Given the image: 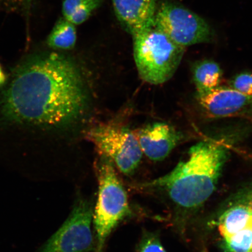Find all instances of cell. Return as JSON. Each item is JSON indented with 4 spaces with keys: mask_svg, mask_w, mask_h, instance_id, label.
I'll return each mask as SVG.
<instances>
[{
    "mask_svg": "<svg viewBox=\"0 0 252 252\" xmlns=\"http://www.w3.org/2000/svg\"><path fill=\"white\" fill-rule=\"evenodd\" d=\"M133 38L134 61L142 80L154 85L169 80L180 64L185 47L173 42L154 24Z\"/></svg>",
    "mask_w": 252,
    "mask_h": 252,
    "instance_id": "cell-3",
    "label": "cell"
},
{
    "mask_svg": "<svg viewBox=\"0 0 252 252\" xmlns=\"http://www.w3.org/2000/svg\"><path fill=\"white\" fill-rule=\"evenodd\" d=\"M87 138L99 156L108 158L126 175H131L140 164L142 152L137 135L125 126L103 124L94 127Z\"/></svg>",
    "mask_w": 252,
    "mask_h": 252,
    "instance_id": "cell-5",
    "label": "cell"
},
{
    "mask_svg": "<svg viewBox=\"0 0 252 252\" xmlns=\"http://www.w3.org/2000/svg\"><path fill=\"white\" fill-rule=\"evenodd\" d=\"M6 80L5 75L4 72H3L1 66L0 65V86L4 84Z\"/></svg>",
    "mask_w": 252,
    "mask_h": 252,
    "instance_id": "cell-19",
    "label": "cell"
},
{
    "mask_svg": "<svg viewBox=\"0 0 252 252\" xmlns=\"http://www.w3.org/2000/svg\"><path fill=\"white\" fill-rule=\"evenodd\" d=\"M5 4L15 8L27 7L32 0H4Z\"/></svg>",
    "mask_w": 252,
    "mask_h": 252,
    "instance_id": "cell-18",
    "label": "cell"
},
{
    "mask_svg": "<svg viewBox=\"0 0 252 252\" xmlns=\"http://www.w3.org/2000/svg\"><path fill=\"white\" fill-rule=\"evenodd\" d=\"M75 25L64 18L58 21L47 39V44L53 49L70 50L77 40Z\"/></svg>",
    "mask_w": 252,
    "mask_h": 252,
    "instance_id": "cell-14",
    "label": "cell"
},
{
    "mask_svg": "<svg viewBox=\"0 0 252 252\" xmlns=\"http://www.w3.org/2000/svg\"><path fill=\"white\" fill-rule=\"evenodd\" d=\"M135 134L142 152L153 161H160L165 159L180 143L183 137L172 126L162 122L154 123L145 126Z\"/></svg>",
    "mask_w": 252,
    "mask_h": 252,
    "instance_id": "cell-10",
    "label": "cell"
},
{
    "mask_svg": "<svg viewBox=\"0 0 252 252\" xmlns=\"http://www.w3.org/2000/svg\"><path fill=\"white\" fill-rule=\"evenodd\" d=\"M192 73L197 96L204 95L220 87L223 75L218 63L207 59L195 62Z\"/></svg>",
    "mask_w": 252,
    "mask_h": 252,
    "instance_id": "cell-12",
    "label": "cell"
},
{
    "mask_svg": "<svg viewBox=\"0 0 252 252\" xmlns=\"http://www.w3.org/2000/svg\"><path fill=\"white\" fill-rule=\"evenodd\" d=\"M94 211L89 201L78 198L65 221L43 245L41 252H90L94 242Z\"/></svg>",
    "mask_w": 252,
    "mask_h": 252,
    "instance_id": "cell-7",
    "label": "cell"
},
{
    "mask_svg": "<svg viewBox=\"0 0 252 252\" xmlns=\"http://www.w3.org/2000/svg\"><path fill=\"white\" fill-rule=\"evenodd\" d=\"M154 26L179 46L187 47L209 43L214 39L210 25L189 9L171 2L158 5Z\"/></svg>",
    "mask_w": 252,
    "mask_h": 252,
    "instance_id": "cell-6",
    "label": "cell"
},
{
    "mask_svg": "<svg viewBox=\"0 0 252 252\" xmlns=\"http://www.w3.org/2000/svg\"><path fill=\"white\" fill-rule=\"evenodd\" d=\"M86 102L76 66L52 53L21 66L3 96L2 110L18 124L58 128L76 119Z\"/></svg>",
    "mask_w": 252,
    "mask_h": 252,
    "instance_id": "cell-1",
    "label": "cell"
},
{
    "mask_svg": "<svg viewBox=\"0 0 252 252\" xmlns=\"http://www.w3.org/2000/svg\"><path fill=\"white\" fill-rule=\"evenodd\" d=\"M229 150L224 140L206 138L192 146L188 158L179 162L171 172L140 187L164 196L180 212H192L216 190Z\"/></svg>",
    "mask_w": 252,
    "mask_h": 252,
    "instance_id": "cell-2",
    "label": "cell"
},
{
    "mask_svg": "<svg viewBox=\"0 0 252 252\" xmlns=\"http://www.w3.org/2000/svg\"><path fill=\"white\" fill-rule=\"evenodd\" d=\"M234 201L244 204L252 212V182L246 185L236 193Z\"/></svg>",
    "mask_w": 252,
    "mask_h": 252,
    "instance_id": "cell-17",
    "label": "cell"
},
{
    "mask_svg": "<svg viewBox=\"0 0 252 252\" xmlns=\"http://www.w3.org/2000/svg\"><path fill=\"white\" fill-rule=\"evenodd\" d=\"M116 17L132 36L154 25L158 0H112Z\"/></svg>",
    "mask_w": 252,
    "mask_h": 252,
    "instance_id": "cell-11",
    "label": "cell"
},
{
    "mask_svg": "<svg viewBox=\"0 0 252 252\" xmlns=\"http://www.w3.org/2000/svg\"><path fill=\"white\" fill-rule=\"evenodd\" d=\"M139 252H166L159 241L155 235H150L142 242Z\"/></svg>",
    "mask_w": 252,
    "mask_h": 252,
    "instance_id": "cell-16",
    "label": "cell"
},
{
    "mask_svg": "<svg viewBox=\"0 0 252 252\" xmlns=\"http://www.w3.org/2000/svg\"><path fill=\"white\" fill-rule=\"evenodd\" d=\"M229 87L241 93L252 95V73L244 72L235 75L230 81Z\"/></svg>",
    "mask_w": 252,
    "mask_h": 252,
    "instance_id": "cell-15",
    "label": "cell"
},
{
    "mask_svg": "<svg viewBox=\"0 0 252 252\" xmlns=\"http://www.w3.org/2000/svg\"><path fill=\"white\" fill-rule=\"evenodd\" d=\"M197 99L203 112L209 118L252 119V95L231 87L220 86L212 93L197 96Z\"/></svg>",
    "mask_w": 252,
    "mask_h": 252,
    "instance_id": "cell-9",
    "label": "cell"
},
{
    "mask_svg": "<svg viewBox=\"0 0 252 252\" xmlns=\"http://www.w3.org/2000/svg\"><path fill=\"white\" fill-rule=\"evenodd\" d=\"M94 169L98 182V197L93 222L96 231V252H102L107 239L130 214V209L127 192L112 160L99 156L94 162Z\"/></svg>",
    "mask_w": 252,
    "mask_h": 252,
    "instance_id": "cell-4",
    "label": "cell"
},
{
    "mask_svg": "<svg viewBox=\"0 0 252 252\" xmlns=\"http://www.w3.org/2000/svg\"><path fill=\"white\" fill-rule=\"evenodd\" d=\"M220 247L224 252H252V212L234 203L217 220Z\"/></svg>",
    "mask_w": 252,
    "mask_h": 252,
    "instance_id": "cell-8",
    "label": "cell"
},
{
    "mask_svg": "<svg viewBox=\"0 0 252 252\" xmlns=\"http://www.w3.org/2000/svg\"><path fill=\"white\" fill-rule=\"evenodd\" d=\"M102 0H64L62 12L65 20L74 25L82 24L101 4Z\"/></svg>",
    "mask_w": 252,
    "mask_h": 252,
    "instance_id": "cell-13",
    "label": "cell"
}]
</instances>
